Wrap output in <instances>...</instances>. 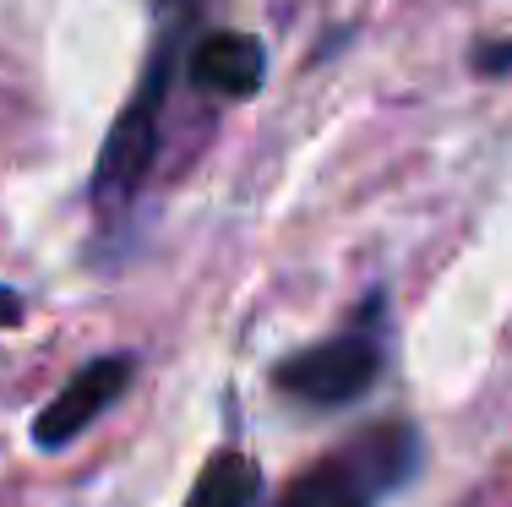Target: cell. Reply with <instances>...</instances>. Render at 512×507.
<instances>
[{"label": "cell", "mask_w": 512, "mask_h": 507, "mask_svg": "<svg viewBox=\"0 0 512 507\" xmlns=\"http://www.w3.org/2000/svg\"><path fill=\"white\" fill-rule=\"evenodd\" d=\"M256 497H262V469L246 453H213L180 507H256Z\"/></svg>", "instance_id": "8992f818"}, {"label": "cell", "mask_w": 512, "mask_h": 507, "mask_svg": "<svg viewBox=\"0 0 512 507\" xmlns=\"http://www.w3.org/2000/svg\"><path fill=\"white\" fill-rule=\"evenodd\" d=\"M186 77H191V88L218 93V99H251L267 82V50L256 33L218 28L207 39H197V50L186 60Z\"/></svg>", "instance_id": "5b68a950"}, {"label": "cell", "mask_w": 512, "mask_h": 507, "mask_svg": "<svg viewBox=\"0 0 512 507\" xmlns=\"http://www.w3.org/2000/svg\"><path fill=\"white\" fill-rule=\"evenodd\" d=\"M131 377H137V360L131 355L88 360V366L44 404V415L33 420V442H39L44 453H60L66 442H77L82 431L99 426V420L109 415V404H120V393L131 388Z\"/></svg>", "instance_id": "277c9868"}, {"label": "cell", "mask_w": 512, "mask_h": 507, "mask_svg": "<svg viewBox=\"0 0 512 507\" xmlns=\"http://www.w3.org/2000/svg\"><path fill=\"white\" fill-rule=\"evenodd\" d=\"M186 22L191 11L175 6V17L164 22V33H158L148 66H142L137 77V93L126 99V110L115 115V126H109L104 148H99V164H93V208L99 213H120L137 202L142 180H148V169L158 159V142H164V104H169V82H175V55L186 50Z\"/></svg>", "instance_id": "6da1fadb"}, {"label": "cell", "mask_w": 512, "mask_h": 507, "mask_svg": "<svg viewBox=\"0 0 512 507\" xmlns=\"http://www.w3.org/2000/svg\"><path fill=\"white\" fill-rule=\"evenodd\" d=\"M474 66H480V71H491V77H502V71H512V44H485Z\"/></svg>", "instance_id": "ba28073f"}, {"label": "cell", "mask_w": 512, "mask_h": 507, "mask_svg": "<svg viewBox=\"0 0 512 507\" xmlns=\"http://www.w3.org/2000/svg\"><path fill=\"white\" fill-rule=\"evenodd\" d=\"M376 306L382 300H371V311L355 322L349 333H333L322 338V344H306L295 349V355L278 360L273 371V388L284 398H295V404L306 409H344L365 398L376 388V377H382V333H376Z\"/></svg>", "instance_id": "3957f363"}, {"label": "cell", "mask_w": 512, "mask_h": 507, "mask_svg": "<svg viewBox=\"0 0 512 507\" xmlns=\"http://www.w3.org/2000/svg\"><path fill=\"white\" fill-rule=\"evenodd\" d=\"M420 464V437L404 420L360 431L349 448L316 458L284 486L273 507H376L393 486H404Z\"/></svg>", "instance_id": "7a4b0ae2"}, {"label": "cell", "mask_w": 512, "mask_h": 507, "mask_svg": "<svg viewBox=\"0 0 512 507\" xmlns=\"http://www.w3.org/2000/svg\"><path fill=\"white\" fill-rule=\"evenodd\" d=\"M22 317H28V300H22V289L0 284V328H22Z\"/></svg>", "instance_id": "52a82bcc"}]
</instances>
